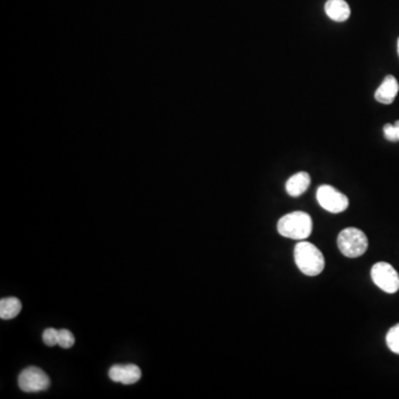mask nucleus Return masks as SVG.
Listing matches in <instances>:
<instances>
[{"label": "nucleus", "mask_w": 399, "mask_h": 399, "mask_svg": "<svg viewBox=\"0 0 399 399\" xmlns=\"http://www.w3.org/2000/svg\"><path fill=\"white\" fill-rule=\"evenodd\" d=\"M294 259L299 271L308 277H317L325 268V259L322 252L305 241L297 243L294 248Z\"/></svg>", "instance_id": "f257e3e1"}, {"label": "nucleus", "mask_w": 399, "mask_h": 399, "mask_svg": "<svg viewBox=\"0 0 399 399\" xmlns=\"http://www.w3.org/2000/svg\"><path fill=\"white\" fill-rule=\"evenodd\" d=\"M312 230L313 222L306 212H292L281 217L277 222V231L288 239L303 241L311 235Z\"/></svg>", "instance_id": "f03ea898"}, {"label": "nucleus", "mask_w": 399, "mask_h": 399, "mask_svg": "<svg viewBox=\"0 0 399 399\" xmlns=\"http://www.w3.org/2000/svg\"><path fill=\"white\" fill-rule=\"evenodd\" d=\"M337 246L343 255L349 259H356L367 251L368 239L362 230L346 228L338 234Z\"/></svg>", "instance_id": "7ed1b4c3"}, {"label": "nucleus", "mask_w": 399, "mask_h": 399, "mask_svg": "<svg viewBox=\"0 0 399 399\" xmlns=\"http://www.w3.org/2000/svg\"><path fill=\"white\" fill-rule=\"evenodd\" d=\"M371 277L375 285L386 293H396L399 290L398 273L389 263L378 262L374 264Z\"/></svg>", "instance_id": "20e7f679"}, {"label": "nucleus", "mask_w": 399, "mask_h": 399, "mask_svg": "<svg viewBox=\"0 0 399 399\" xmlns=\"http://www.w3.org/2000/svg\"><path fill=\"white\" fill-rule=\"evenodd\" d=\"M316 199L319 206L326 211L334 214L345 211L349 204V201L345 194H343L342 192H339L336 188L327 184H324L317 188Z\"/></svg>", "instance_id": "39448f33"}, {"label": "nucleus", "mask_w": 399, "mask_h": 399, "mask_svg": "<svg viewBox=\"0 0 399 399\" xmlns=\"http://www.w3.org/2000/svg\"><path fill=\"white\" fill-rule=\"evenodd\" d=\"M18 384L25 393H38L46 391L50 385V379L43 369L38 367H28L20 373Z\"/></svg>", "instance_id": "423d86ee"}, {"label": "nucleus", "mask_w": 399, "mask_h": 399, "mask_svg": "<svg viewBox=\"0 0 399 399\" xmlns=\"http://www.w3.org/2000/svg\"><path fill=\"white\" fill-rule=\"evenodd\" d=\"M109 377L116 382L123 385H133L141 378V369L137 365H114L109 371Z\"/></svg>", "instance_id": "0eeeda50"}, {"label": "nucleus", "mask_w": 399, "mask_h": 399, "mask_svg": "<svg viewBox=\"0 0 399 399\" xmlns=\"http://www.w3.org/2000/svg\"><path fill=\"white\" fill-rule=\"evenodd\" d=\"M399 91L398 81L396 78L388 74L382 80V85L377 88L375 92V99L382 105H391L397 97Z\"/></svg>", "instance_id": "6e6552de"}, {"label": "nucleus", "mask_w": 399, "mask_h": 399, "mask_svg": "<svg viewBox=\"0 0 399 399\" xmlns=\"http://www.w3.org/2000/svg\"><path fill=\"white\" fill-rule=\"evenodd\" d=\"M310 184H311L310 174L306 173V172H299L288 180L285 186L286 192L291 197H301L310 188Z\"/></svg>", "instance_id": "1a4fd4ad"}, {"label": "nucleus", "mask_w": 399, "mask_h": 399, "mask_svg": "<svg viewBox=\"0 0 399 399\" xmlns=\"http://www.w3.org/2000/svg\"><path fill=\"white\" fill-rule=\"evenodd\" d=\"M325 12L328 17L336 23H343L351 16V8L345 0H327Z\"/></svg>", "instance_id": "9d476101"}, {"label": "nucleus", "mask_w": 399, "mask_h": 399, "mask_svg": "<svg viewBox=\"0 0 399 399\" xmlns=\"http://www.w3.org/2000/svg\"><path fill=\"white\" fill-rule=\"evenodd\" d=\"M23 305L17 297H7L0 301V317L3 319H12L17 316Z\"/></svg>", "instance_id": "9b49d317"}, {"label": "nucleus", "mask_w": 399, "mask_h": 399, "mask_svg": "<svg viewBox=\"0 0 399 399\" xmlns=\"http://www.w3.org/2000/svg\"><path fill=\"white\" fill-rule=\"evenodd\" d=\"M386 344L393 353L399 355V323L388 331L386 335Z\"/></svg>", "instance_id": "f8f14e48"}, {"label": "nucleus", "mask_w": 399, "mask_h": 399, "mask_svg": "<svg viewBox=\"0 0 399 399\" xmlns=\"http://www.w3.org/2000/svg\"><path fill=\"white\" fill-rule=\"evenodd\" d=\"M74 344V337L72 332L68 330L58 331V345L63 348H70Z\"/></svg>", "instance_id": "ddd939ff"}, {"label": "nucleus", "mask_w": 399, "mask_h": 399, "mask_svg": "<svg viewBox=\"0 0 399 399\" xmlns=\"http://www.w3.org/2000/svg\"><path fill=\"white\" fill-rule=\"evenodd\" d=\"M384 134L386 139L391 142H398L399 141V120L395 125L387 123L384 126Z\"/></svg>", "instance_id": "4468645a"}, {"label": "nucleus", "mask_w": 399, "mask_h": 399, "mask_svg": "<svg viewBox=\"0 0 399 399\" xmlns=\"http://www.w3.org/2000/svg\"><path fill=\"white\" fill-rule=\"evenodd\" d=\"M43 343L48 346H54L58 344V331L54 328H47L43 334Z\"/></svg>", "instance_id": "2eb2a0df"}, {"label": "nucleus", "mask_w": 399, "mask_h": 399, "mask_svg": "<svg viewBox=\"0 0 399 399\" xmlns=\"http://www.w3.org/2000/svg\"><path fill=\"white\" fill-rule=\"evenodd\" d=\"M397 52H398V56H399V38H398V41H397Z\"/></svg>", "instance_id": "dca6fc26"}]
</instances>
